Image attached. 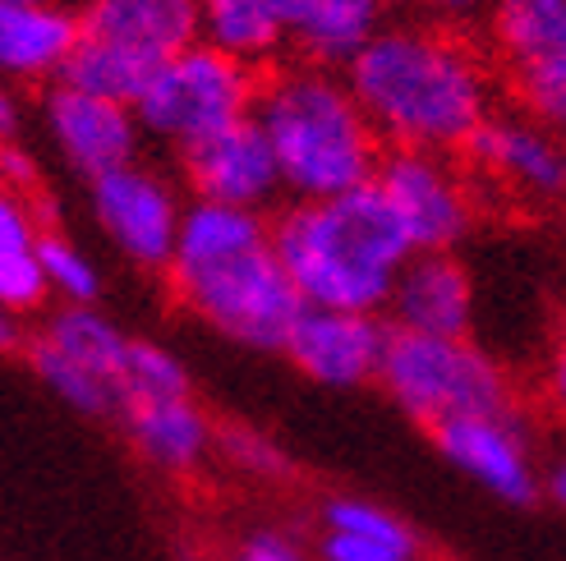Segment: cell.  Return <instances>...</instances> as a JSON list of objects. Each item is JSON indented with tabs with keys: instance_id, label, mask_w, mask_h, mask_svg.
Segmentation results:
<instances>
[{
	"instance_id": "1",
	"label": "cell",
	"mask_w": 566,
	"mask_h": 561,
	"mask_svg": "<svg viewBox=\"0 0 566 561\" xmlns=\"http://www.w3.org/2000/svg\"><path fill=\"white\" fill-rule=\"evenodd\" d=\"M342 78L382 152L457 157L493 116V65L442 23L391 19Z\"/></svg>"
},
{
	"instance_id": "2",
	"label": "cell",
	"mask_w": 566,
	"mask_h": 561,
	"mask_svg": "<svg viewBox=\"0 0 566 561\" xmlns=\"http://www.w3.org/2000/svg\"><path fill=\"white\" fill-rule=\"evenodd\" d=\"M161 276L189 318L253 354H281L304 308L276 263L268 212L189 199Z\"/></svg>"
},
{
	"instance_id": "3",
	"label": "cell",
	"mask_w": 566,
	"mask_h": 561,
	"mask_svg": "<svg viewBox=\"0 0 566 561\" xmlns=\"http://www.w3.org/2000/svg\"><path fill=\"white\" fill-rule=\"evenodd\" d=\"M272 248L304 308L382 314L410 244L374 184L318 203H291L272 221Z\"/></svg>"
},
{
	"instance_id": "4",
	"label": "cell",
	"mask_w": 566,
	"mask_h": 561,
	"mask_svg": "<svg viewBox=\"0 0 566 561\" xmlns=\"http://www.w3.org/2000/svg\"><path fill=\"white\" fill-rule=\"evenodd\" d=\"M253 125L263 129L281 193L295 203H318L374 184L382 144L355 106L342 74L276 65L259 83Z\"/></svg>"
},
{
	"instance_id": "5",
	"label": "cell",
	"mask_w": 566,
	"mask_h": 561,
	"mask_svg": "<svg viewBox=\"0 0 566 561\" xmlns=\"http://www.w3.org/2000/svg\"><path fill=\"white\" fill-rule=\"evenodd\" d=\"M374 382L396 410L423 428L516 405L512 373L470 336H415L387 327Z\"/></svg>"
},
{
	"instance_id": "6",
	"label": "cell",
	"mask_w": 566,
	"mask_h": 561,
	"mask_svg": "<svg viewBox=\"0 0 566 561\" xmlns=\"http://www.w3.org/2000/svg\"><path fill=\"white\" fill-rule=\"evenodd\" d=\"M259 83L263 70L231 61L208 42H193L153 70L129 110L144 138L180 157L203 138L249 120L253 102H259Z\"/></svg>"
},
{
	"instance_id": "7",
	"label": "cell",
	"mask_w": 566,
	"mask_h": 561,
	"mask_svg": "<svg viewBox=\"0 0 566 561\" xmlns=\"http://www.w3.org/2000/svg\"><path fill=\"white\" fill-rule=\"evenodd\" d=\"M489 55L521 116L566 138V0H493Z\"/></svg>"
},
{
	"instance_id": "8",
	"label": "cell",
	"mask_w": 566,
	"mask_h": 561,
	"mask_svg": "<svg viewBox=\"0 0 566 561\" xmlns=\"http://www.w3.org/2000/svg\"><path fill=\"white\" fill-rule=\"evenodd\" d=\"M374 189L410 254H457L479 226V184L447 152H382Z\"/></svg>"
},
{
	"instance_id": "9",
	"label": "cell",
	"mask_w": 566,
	"mask_h": 561,
	"mask_svg": "<svg viewBox=\"0 0 566 561\" xmlns=\"http://www.w3.org/2000/svg\"><path fill=\"white\" fill-rule=\"evenodd\" d=\"M88 212L97 221V231L106 235V244L129 267L161 276L176 248L185 193L157 166L129 161L102 180H88Z\"/></svg>"
},
{
	"instance_id": "10",
	"label": "cell",
	"mask_w": 566,
	"mask_h": 561,
	"mask_svg": "<svg viewBox=\"0 0 566 561\" xmlns=\"http://www.w3.org/2000/svg\"><path fill=\"white\" fill-rule=\"evenodd\" d=\"M433 442L442 461L461 469L489 497L506 501V507L539 501V446H534V428L525 424L521 405L438 424Z\"/></svg>"
},
{
	"instance_id": "11",
	"label": "cell",
	"mask_w": 566,
	"mask_h": 561,
	"mask_svg": "<svg viewBox=\"0 0 566 561\" xmlns=\"http://www.w3.org/2000/svg\"><path fill=\"white\" fill-rule=\"evenodd\" d=\"M465 171L474 184H489L525 208H557L566 203V138L516 116H493L474 129L461 148Z\"/></svg>"
},
{
	"instance_id": "12",
	"label": "cell",
	"mask_w": 566,
	"mask_h": 561,
	"mask_svg": "<svg viewBox=\"0 0 566 561\" xmlns=\"http://www.w3.org/2000/svg\"><path fill=\"white\" fill-rule=\"evenodd\" d=\"M42 129L61 161L83 180H102L120 166L138 161L144 152V129L125 102H106L70 83H46L42 93Z\"/></svg>"
},
{
	"instance_id": "13",
	"label": "cell",
	"mask_w": 566,
	"mask_h": 561,
	"mask_svg": "<svg viewBox=\"0 0 566 561\" xmlns=\"http://www.w3.org/2000/svg\"><path fill=\"white\" fill-rule=\"evenodd\" d=\"M74 19L78 42L116 55L144 78H153V70L176 51L198 42L193 0H83Z\"/></svg>"
},
{
	"instance_id": "14",
	"label": "cell",
	"mask_w": 566,
	"mask_h": 561,
	"mask_svg": "<svg viewBox=\"0 0 566 561\" xmlns=\"http://www.w3.org/2000/svg\"><path fill=\"white\" fill-rule=\"evenodd\" d=\"M387 346L382 314H342V308H300V318L286 336V354L295 373L332 391H355L378 378Z\"/></svg>"
},
{
	"instance_id": "15",
	"label": "cell",
	"mask_w": 566,
	"mask_h": 561,
	"mask_svg": "<svg viewBox=\"0 0 566 561\" xmlns=\"http://www.w3.org/2000/svg\"><path fill=\"white\" fill-rule=\"evenodd\" d=\"M180 176H185L189 199L198 203L268 212L281 199L276 161H272L263 129L253 125V116L180 152Z\"/></svg>"
},
{
	"instance_id": "16",
	"label": "cell",
	"mask_w": 566,
	"mask_h": 561,
	"mask_svg": "<svg viewBox=\"0 0 566 561\" xmlns=\"http://www.w3.org/2000/svg\"><path fill=\"white\" fill-rule=\"evenodd\" d=\"M281 51L295 65L346 74L355 55L391 23V0H272Z\"/></svg>"
},
{
	"instance_id": "17",
	"label": "cell",
	"mask_w": 566,
	"mask_h": 561,
	"mask_svg": "<svg viewBox=\"0 0 566 561\" xmlns=\"http://www.w3.org/2000/svg\"><path fill=\"white\" fill-rule=\"evenodd\" d=\"M125 442L148 469L166 479H193L198 469L217 461V424L198 405L193 391L185 396H157V401H129L116 410Z\"/></svg>"
},
{
	"instance_id": "18",
	"label": "cell",
	"mask_w": 566,
	"mask_h": 561,
	"mask_svg": "<svg viewBox=\"0 0 566 561\" xmlns=\"http://www.w3.org/2000/svg\"><path fill=\"white\" fill-rule=\"evenodd\" d=\"M387 327L415 336H470L474 280L457 254H410L387 295Z\"/></svg>"
},
{
	"instance_id": "19",
	"label": "cell",
	"mask_w": 566,
	"mask_h": 561,
	"mask_svg": "<svg viewBox=\"0 0 566 561\" xmlns=\"http://www.w3.org/2000/svg\"><path fill=\"white\" fill-rule=\"evenodd\" d=\"M78 42L65 0H0V83H55Z\"/></svg>"
},
{
	"instance_id": "20",
	"label": "cell",
	"mask_w": 566,
	"mask_h": 561,
	"mask_svg": "<svg viewBox=\"0 0 566 561\" xmlns=\"http://www.w3.org/2000/svg\"><path fill=\"white\" fill-rule=\"evenodd\" d=\"M318 561H419V534L374 497H327L318 511Z\"/></svg>"
},
{
	"instance_id": "21",
	"label": "cell",
	"mask_w": 566,
	"mask_h": 561,
	"mask_svg": "<svg viewBox=\"0 0 566 561\" xmlns=\"http://www.w3.org/2000/svg\"><path fill=\"white\" fill-rule=\"evenodd\" d=\"M33 341H42L51 354L74 363L78 373H88L102 387H111L116 391V405H120V369H125V354H129L134 336L111 314H102L97 304H61L42 322V331L33 336Z\"/></svg>"
},
{
	"instance_id": "22",
	"label": "cell",
	"mask_w": 566,
	"mask_h": 561,
	"mask_svg": "<svg viewBox=\"0 0 566 561\" xmlns=\"http://www.w3.org/2000/svg\"><path fill=\"white\" fill-rule=\"evenodd\" d=\"M185 391H193V378L185 369V359L171 346L134 336L129 354H125V369H120V405L157 401V396H185Z\"/></svg>"
},
{
	"instance_id": "23",
	"label": "cell",
	"mask_w": 566,
	"mask_h": 561,
	"mask_svg": "<svg viewBox=\"0 0 566 561\" xmlns=\"http://www.w3.org/2000/svg\"><path fill=\"white\" fill-rule=\"evenodd\" d=\"M38 263L46 295L61 304H97L102 299V267L83 244H74L61 231H42L38 235Z\"/></svg>"
},
{
	"instance_id": "24",
	"label": "cell",
	"mask_w": 566,
	"mask_h": 561,
	"mask_svg": "<svg viewBox=\"0 0 566 561\" xmlns=\"http://www.w3.org/2000/svg\"><path fill=\"white\" fill-rule=\"evenodd\" d=\"M217 456L231 465L244 479L276 484L291 474V456L272 433L253 428V424H217Z\"/></svg>"
},
{
	"instance_id": "25",
	"label": "cell",
	"mask_w": 566,
	"mask_h": 561,
	"mask_svg": "<svg viewBox=\"0 0 566 561\" xmlns=\"http://www.w3.org/2000/svg\"><path fill=\"white\" fill-rule=\"evenodd\" d=\"M46 299L51 295L42 280L38 248H6V254H0V308L28 318V314H42Z\"/></svg>"
},
{
	"instance_id": "26",
	"label": "cell",
	"mask_w": 566,
	"mask_h": 561,
	"mask_svg": "<svg viewBox=\"0 0 566 561\" xmlns=\"http://www.w3.org/2000/svg\"><path fill=\"white\" fill-rule=\"evenodd\" d=\"M42 216L33 208V199L19 189H6L0 184V254L6 248H38V235H42Z\"/></svg>"
},
{
	"instance_id": "27",
	"label": "cell",
	"mask_w": 566,
	"mask_h": 561,
	"mask_svg": "<svg viewBox=\"0 0 566 561\" xmlns=\"http://www.w3.org/2000/svg\"><path fill=\"white\" fill-rule=\"evenodd\" d=\"M231 561H308V548L291 534V529H253V534L240 539Z\"/></svg>"
},
{
	"instance_id": "28",
	"label": "cell",
	"mask_w": 566,
	"mask_h": 561,
	"mask_svg": "<svg viewBox=\"0 0 566 561\" xmlns=\"http://www.w3.org/2000/svg\"><path fill=\"white\" fill-rule=\"evenodd\" d=\"M544 401H548V410L566 424V336H557V346L548 350V363H544Z\"/></svg>"
},
{
	"instance_id": "29",
	"label": "cell",
	"mask_w": 566,
	"mask_h": 561,
	"mask_svg": "<svg viewBox=\"0 0 566 561\" xmlns=\"http://www.w3.org/2000/svg\"><path fill=\"white\" fill-rule=\"evenodd\" d=\"M539 497H548L557 511H566V446L557 456H548V465H539Z\"/></svg>"
},
{
	"instance_id": "30",
	"label": "cell",
	"mask_w": 566,
	"mask_h": 561,
	"mask_svg": "<svg viewBox=\"0 0 566 561\" xmlns=\"http://www.w3.org/2000/svg\"><path fill=\"white\" fill-rule=\"evenodd\" d=\"M419 10H429L438 19H465V14H479V10H489L493 0H415Z\"/></svg>"
},
{
	"instance_id": "31",
	"label": "cell",
	"mask_w": 566,
	"mask_h": 561,
	"mask_svg": "<svg viewBox=\"0 0 566 561\" xmlns=\"http://www.w3.org/2000/svg\"><path fill=\"white\" fill-rule=\"evenodd\" d=\"M28 346V336H23V318L10 314V308H0V354H14Z\"/></svg>"
},
{
	"instance_id": "32",
	"label": "cell",
	"mask_w": 566,
	"mask_h": 561,
	"mask_svg": "<svg viewBox=\"0 0 566 561\" xmlns=\"http://www.w3.org/2000/svg\"><path fill=\"white\" fill-rule=\"evenodd\" d=\"M19 134V97L10 83H0V144H10Z\"/></svg>"
},
{
	"instance_id": "33",
	"label": "cell",
	"mask_w": 566,
	"mask_h": 561,
	"mask_svg": "<svg viewBox=\"0 0 566 561\" xmlns=\"http://www.w3.org/2000/svg\"><path fill=\"white\" fill-rule=\"evenodd\" d=\"M198 6V19L203 14H221V10H235V6H249V0H193Z\"/></svg>"
},
{
	"instance_id": "34",
	"label": "cell",
	"mask_w": 566,
	"mask_h": 561,
	"mask_svg": "<svg viewBox=\"0 0 566 561\" xmlns=\"http://www.w3.org/2000/svg\"><path fill=\"white\" fill-rule=\"evenodd\" d=\"M6 148H10V144H0V166H6Z\"/></svg>"
}]
</instances>
